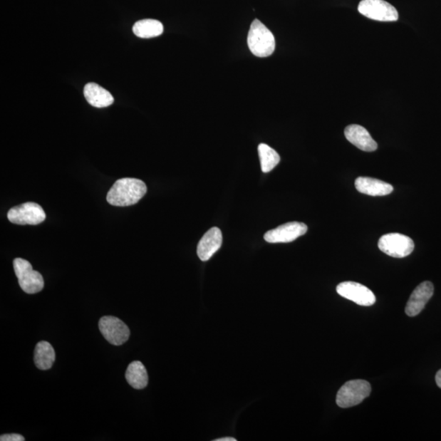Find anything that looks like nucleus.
<instances>
[{"mask_svg": "<svg viewBox=\"0 0 441 441\" xmlns=\"http://www.w3.org/2000/svg\"><path fill=\"white\" fill-rule=\"evenodd\" d=\"M147 192V187L137 178H122L117 180L108 193V203L117 207L136 204Z\"/></svg>", "mask_w": 441, "mask_h": 441, "instance_id": "nucleus-1", "label": "nucleus"}, {"mask_svg": "<svg viewBox=\"0 0 441 441\" xmlns=\"http://www.w3.org/2000/svg\"><path fill=\"white\" fill-rule=\"evenodd\" d=\"M248 46L256 57L267 58L275 51V37L261 22L255 19L251 24L248 35Z\"/></svg>", "mask_w": 441, "mask_h": 441, "instance_id": "nucleus-2", "label": "nucleus"}, {"mask_svg": "<svg viewBox=\"0 0 441 441\" xmlns=\"http://www.w3.org/2000/svg\"><path fill=\"white\" fill-rule=\"evenodd\" d=\"M14 268L21 289L28 294H35L42 291L44 287L43 278L40 272L33 270L29 261L16 259Z\"/></svg>", "mask_w": 441, "mask_h": 441, "instance_id": "nucleus-3", "label": "nucleus"}, {"mask_svg": "<svg viewBox=\"0 0 441 441\" xmlns=\"http://www.w3.org/2000/svg\"><path fill=\"white\" fill-rule=\"evenodd\" d=\"M370 393V383L360 379L349 381L338 390L336 403L341 408H350L360 404Z\"/></svg>", "mask_w": 441, "mask_h": 441, "instance_id": "nucleus-4", "label": "nucleus"}, {"mask_svg": "<svg viewBox=\"0 0 441 441\" xmlns=\"http://www.w3.org/2000/svg\"><path fill=\"white\" fill-rule=\"evenodd\" d=\"M378 248L388 256L396 259H403L413 253L415 243L405 234L389 233L384 234L378 241Z\"/></svg>", "mask_w": 441, "mask_h": 441, "instance_id": "nucleus-5", "label": "nucleus"}, {"mask_svg": "<svg viewBox=\"0 0 441 441\" xmlns=\"http://www.w3.org/2000/svg\"><path fill=\"white\" fill-rule=\"evenodd\" d=\"M8 219L14 224L38 225L46 220V214L40 204L28 202L11 209Z\"/></svg>", "mask_w": 441, "mask_h": 441, "instance_id": "nucleus-6", "label": "nucleus"}, {"mask_svg": "<svg viewBox=\"0 0 441 441\" xmlns=\"http://www.w3.org/2000/svg\"><path fill=\"white\" fill-rule=\"evenodd\" d=\"M359 12L366 18L379 21H396L399 19L398 10L384 0H362Z\"/></svg>", "mask_w": 441, "mask_h": 441, "instance_id": "nucleus-7", "label": "nucleus"}, {"mask_svg": "<svg viewBox=\"0 0 441 441\" xmlns=\"http://www.w3.org/2000/svg\"><path fill=\"white\" fill-rule=\"evenodd\" d=\"M98 326L100 333L110 344L121 346L130 338V328L119 318L103 316L100 318Z\"/></svg>", "mask_w": 441, "mask_h": 441, "instance_id": "nucleus-8", "label": "nucleus"}, {"mask_svg": "<svg viewBox=\"0 0 441 441\" xmlns=\"http://www.w3.org/2000/svg\"><path fill=\"white\" fill-rule=\"evenodd\" d=\"M337 292L342 297L363 306H370L376 301L375 295L371 290L359 283L346 281L339 284Z\"/></svg>", "mask_w": 441, "mask_h": 441, "instance_id": "nucleus-9", "label": "nucleus"}, {"mask_svg": "<svg viewBox=\"0 0 441 441\" xmlns=\"http://www.w3.org/2000/svg\"><path fill=\"white\" fill-rule=\"evenodd\" d=\"M308 226L303 222H291L278 227L264 234V239L268 243H289L303 236L308 232Z\"/></svg>", "mask_w": 441, "mask_h": 441, "instance_id": "nucleus-10", "label": "nucleus"}, {"mask_svg": "<svg viewBox=\"0 0 441 441\" xmlns=\"http://www.w3.org/2000/svg\"><path fill=\"white\" fill-rule=\"evenodd\" d=\"M434 294V286L432 282L424 281L412 293L407 303L405 312L409 316H416L425 308L428 301Z\"/></svg>", "mask_w": 441, "mask_h": 441, "instance_id": "nucleus-11", "label": "nucleus"}, {"mask_svg": "<svg viewBox=\"0 0 441 441\" xmlns=\"http://www.w3.org/2000/svg\"><path fill=\"white\" fill-rule=\"evenodd\" d=\"M222 234L219 228L212 227L210 230L201 238L198 247L197 254L201 261H209L222 247Z\"/></svg>", "mask_w": 441, "mask_h": 441, "instance_id": "nucleus-12", "label": "nucleus"}, {"mask_svg": "<svg viewBox=\"0 0 441 441\" xmlns=\"http://www.w3.org/2000/svg\"><path fill=\"white\" fill-rule=\"evenodd\" d=\"M344 133L351 144L364 152H372L378 149L377 142L364 127L351 125L345 128Z\"/></svg>", "mask_w": 441, "mask_h": 441, "instance_id": "nucleus-13", "label": "nucleus"}, {"mask_svg": "<svg viewBox=\"0 0 441 441\" xmlns=\"http://www.w3.org/2000/svg\"><path fill=\"white\" fill-rule=\"evenodd\" d=\"M355 187L359 192L372 197H383L393 192V187L390 184L371 177L357 178Z\"/></svg>", "mask_w": 441, "mask_h": 441, "instance_id": "nucleus-14", "label": "nucleus"}, {"mask_svg": "<svg viewBox=\"0 0 441 441\" xmlns=\"http://www.w3.org/2000/svg\"><path fill=\"white\" fill-rule=\"evenodd\" d=\"M83 95L87 102L97 108L110 107L114 103V98L110 92L98 83H88L83 88Z\"/></svg>", "mask_w": 441, "mask_h": 441, "instance_id": "nucleus-15", "label": "nucleus"}, {"mask_svg": "<svg viewBox=\"0 0 441 441\" xmlns=\"http://www.w3.org/2000/svg\"><path fill=\"white\" fill-rule=\"evenodd\" d=\"M125 378L134 389L142 390L147 386L148 373L141 361H133L128 366Z\"/></svg>", "mask_w": 441, "mask_h": 441, "instance_id": "nucleus-16", "label": "nucleus"}, {"mask_svg": "<svg viewBox=\"0 0 441 441\" xmlns=\"http://www.w3.org/2000/svg\"><path fill=\"white\" fill-rule=\"evenodd\" d=\"M55 360L56 353L51 344L41 341L36 345L33 360L38 370H49L53 365Z\"/></svg>", "mask_w": 441, "mask_h": 441, "instance_id": "nucleus-17", "label": "nucleus"}, {"mask_svg": "<svg viewBox=\"0 0 441 441\" xmlns=\"http://www.w3.org/2000/svg\"><path fill=\"white\" fill-rule=\"evenodd\" d=\"M133 31L139 38H150L162 35L164 32V26L157 20L144 19L134 24Z\"/></svg>", "mask_w": 441, "mask_h": 441, "instance_id": "nucleus-18", "label": "nucleus"}, {"mask_svg": "<svg viewBox=\"0 0 441 441\" xmlns=\"http://www.w3.org/2000/svg\"><path fill=\"white\" fill-rule=\"evenodd\" d=\"M259 154L261 161V171L269 172L274 170L280 163V155L268 145L261 143L259 146Z\"/></svg>", "mask_w": 441, "mask_h": 441, "instance_id": "nucleus-19", "label": "nucleus"}, {"mask_svg": "<svg viewBox=\"0 0 441 441\" xmlns=\"http://www.w3.org/2000/svg\"><path fill=\"white\" fill-rule=\"evenodd\" d=\"M1 441H24V437L19 434H4L0 437Z\"/></svg>", "mask_w": 441, "mask_h": 441, "instance_id": "nucleus-20", "label": "nucleus"}, {"mask_svg": "<svg viewBox=\"0 0 441 441\" xmlns=\"http://www.w3.org/2000/svg\"><path fill=\"white\" fill-rule=\"evenodd\" d=\"M435 383H437V386L441 388V370H440L437 373V375H435Z\"/></svg>", "mask_w": 441, "mask_h": 441, "instance_id": "nucleus-21", "label": "nucleus"}, {"mask_svg": "<svg viewBox=\"0 0 441 441\" xmlns=\"http://www.w3.org/2000/svg\"><path fill=\"white\" fill-rule=\"evenodd\" d=\"M215 441H237V440L232 437H225V438L217 439L215 440Z\"/></svg>", "mask_w": 441, "mask_h": 441, "instance_id": "nucleus-22", "label": "nucleus"}]
</instances>
